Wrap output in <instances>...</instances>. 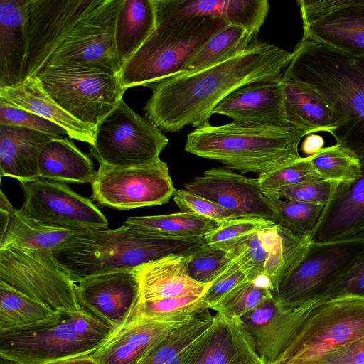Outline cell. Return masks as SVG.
<instances>
[{
    "label": "cell",
    "instance_id": "cell-1",
    "mask_svg": "<svg viewBox=\"0 0 364 364\" xmlns=\"http://www.w3.org/2000/svg\"><path fill=\"white\" fill-rule=\"evenodd\" d=\"M291 58L292 52L257 39L220 62L149 85L151 95L144 107L145 118L165 132L207 124L228 95L247 84L282 77Z\"/></svg>",
    "mask_w": 364,
    "mask_h": 364
},
{
    "label": "cell",
    "instance_id": "cell-13",
    "mask_svg": "<svg viewBox=\"0 0 364 364\" xmlns=\"http://www.w3.org/2000/svg\"><path fill=\"white\" fill-rule=\"evenodd\" d=\"M91 187L93 200L120 210L167 203L176 191L168 165L161 159L129 168L99 166Z\"/></svg>",
    "mask_w": 364,
    "mask_h": 364
},
{
    "label": "cell",
    "instance_id": "cell-4",
    "mask_svg": "<svg viewBox=\"0 0 364 364\" xmlns=\"http://www.w3.org/2000/svg\"><path fill=\"white\" fill-rule=\"evenodd\" d=\"M309 134V130L291 125L208 123L187 135L185 150L218 161L230 170L260 176L301 158L299 145Z\"/></svg>",
    "mask_w": 364,
    "mask_h": 364
},
{
    "label": "cell",
    "instance_id": "cell-20",
    "mask_svg": "<svg viewBox=\"0 0 364 364\" xmlns=\"http://www.w3.org/2000/svg\"><path fill=\"white\" fill-rule=\"evenodd\" d=\"M255 342L239 319L218 313L208 331L191 348L181 364H258Z\"/></svg>",
    "mask_w": 364,
    "mask_h": 364
},
{
    "label": "cell",
    "instance_id": "cell-14",
    "mask_svg": "<svg viewBox=\"0 0 364 364\" xmlns=\"http://www.w3.org/2000/svg\"><path fill=\"white\" fill-rule=\"evenodd\" d=\"M19 184L24 198L20 211L40 223L73 231L108 228L101 210L66 183L38 178Z\"/></svg>",
    "mask_w": 364,
    "mask_h": 364
},
{
    "label": "cell",
    "instance_id": "cell-43",
    "mask_svg": "<svg viewBox=\"0 0 364 364\" xmlns=\"http://www.w3.org/2000/svg\"><path fill=\"white\" fill-rule=\"evenodd\" d=\"M233 263L225 250L205 243L189 256L187 272L199 283L210 284Z\"/></svg>",
    "mask_w": 364,
    "mask_h": 364
},
{
    "label": "cell",
    "instance_id": "cell-49",
    "mask_svg": "<svg viewBox=\"0 0 364 364\" xmlns=\"http://www.w3.org/2000/svg\"><path fill=\"white\" fill-rule=\"evenodd\" d=\"M346 296L364 298V252L346 273L314 301L319 302Z\"/></svg>",
    "mask_w": 364,
    "mask_h": 364
},
{
    "label": "cell",
    "instance_id": "cell-26",
    "mask_svg": "<svg viewBox=\"0 0 364 364\" xmlns=\"http://www.w3.org/2000/svg\"><path fill=\"white\" fill-rule=\"evenodd\" d=\"M0 100L56 124L64 129L71 139L90 145L93 143L96 129L78 121L60 107L36 76L0 88Z\"/></svg>",
    "mask_w": 364,
    "mask_h": 364
},
{
    "label": "cell",
    "instance_id": "cell-5",
    "mask_svg": "<svg viewBox=\"0 0 364 364\" xmlns=\"http://www.w3.org/2000/svg\"><path fill=\"white\" fill-rule=\"evenodd\" d=\"M113 331L82 309L60 312L50 323L0 331V356L19 364H54L90 355Z\"/></svg>",
    "mask_w": 364,
    "mask_h": 364
},
{
    "label": "cell",
    "instance_id": "cell-47",
    "mask_svg": "<svg viewBox=\"0 0 364 364\" xmlns=\"http://www.w3.org/2000/svg\"><path fill=\"white\" fill-rule=\"evenodd\" d=\"M173 198L181 212L200 216L218 225L228 220L237 218L225 208L184 188L176 189Z\"/></svg>",
    "mask_w": 364,
    "mask_h": 364
},
{
    "label": "cell",
    "instance_id": "cell-21",
    "mask_svg": "<svg viewBox=\"0 0 364 364\" xmlns=\"http://www.w3.org/2000/svg\"><path fill=\"white\" fill-rule=\"evenodd\" d=\"M155 6L158 21L210 16L257 35L270 9L267 0H155Z\"/></svg>",
    "mask_w": 364,
    "mask_h": 364
},
{
    "label": "cell",
    "instance_id": "cell-27",
    "mask_svg": "<svg viewBox=\"0 0 364 364\" xmlns=\"http://www.w3.org/2000/svg\"><path fill=\"white\" fill-rule=\"evenodd\" d=\"M55 138L60 137L26 127L0 124L1 177L14 178L19 182L38 178L41 149Z\"/></svg>",
    "mask_w": 364,
    "mask_h": 364
},
{
    "label": "cell",
    "instance_id": "cell-42",
    "mask_svg": "<svg viewBox=\"0 0 364 364\" xmlns=\"http://www.w3.org/2000/svg\"><path fill=\"white\" fill-rule=\"evenodd\" d=\"M311 156V163L321 178L341 184L360 174V160L338 144L323 147Z\"/></svg>",
    "mask_w": 364,
    "mask_h": 364
},
{
    "label": "cell",
    "instance_id": "cell-40",
    "mask_svg": "<svg viewBox=\"0 0 364 364\" xmlns=\"http://www.w3.org/2000/svg\"><path fill=\"white\" fill-rule=\"evenodd\" d=\"M274 288L265 276L248 279L232 289L212 309L230 319H239L274 295Z\"/></svg>",
    "mask_w": 364,
    "mask_h": 364
},
{
    "label": "cell",
    "instance_id": "cell-37",
    "mask_svg": "<svg viewBox=\"0 0 364 364\" xmlns=\"http://www.w3.org/2000/svg\"><path fill=\"white\" fill-rule=\"evenodd\" d=\"M277 234L278 225H275L247 235L225 250L228 256L245 271L250 279L262 276Z\"/></svg>",
    "mask_w": 364,
    "mask_h": 364
},
{
    "label": "cell",
    "instance_id": "cell-28",
    "mask_svg": "<svg viewBox=\"0 0 364 364\" xmlns=\"http://www.w3.org/2000/svg\"><path fill=\"white\" fill-rule=\"evenodd\" d=\"M28 0H0V88L23 81Z\"/></svg>",
    "mask_w": 364,
    "mask_h": 364
},
{
    "label": "cell",
    "instance_id": "cell-6",
    "mask_svg": "<svg viewBox=\"0 0 364 364\" xmlns=\"http://www.w3.org/2000/svg\"><path fill=\"white\" fill-rule=\"evenodd\" d=\"M228 23L218 18L195 16L158 21L151 35L122 67V85H149L179 74L190 58Z\"/></svg>",
    "mask_w": 364,
    "mask_h": 364
},
{
    "label": "cell",
    "instance_id": "cell-55",
    "mask_svg": "<svg viewBox=\"0 0 364 364\" xmlns=\"http://www.w3.org/2000/svg\"><path fill=\"white\" fill-rule=\"evenodd\" d=\"M258 364H266V363H263V362L262 361V362H260V363H258Z\"/></svg>",
    "mask_w": 364,
    "mask_h": 364
},
{
    "label": "cell",
    "instance_id": "cell-17",
    "mask_svg": "<svg viewBox=\"0 0 364 364\" xmlns=\"http://www.w3.org/2000/svg\"><path fill=\"white\" fill-rule=\"evenodd\" d=\"M81 309L113 330L129 320L140 299L134 271H119L87 277L75 286Z\"/></svg>",
    "mask_w": 364,
    "mask_h": 364
},
{
    "label": "cell",
    "instance_id": "cell-29",
    "mask_svg": "<svg viewBox=\"0 0 364 364\" xmlns=\"http://www.w3.org/2000/svg\"><path fill=\"white\" fill-rule=\"evenodd\" d=\"M87 155L65 136L44 145L38 158V178L64 183H92L96 176Z\"/></svg>",
    "mask_w": 364,
    "mask_h": 364
},
{
    "label": "cell",
    "instance_id": "cell-33",
    "mask_svg": "<svg viewBox=\"0 0 364 364\" xmlns=\"http://www.w3.org/2000/svg\"><path fill=\"white\" fill-rule=\"evenodd\" d=\"M60 314L0 281V331L33 328L55 321Z\"/></svg>",
    "mask_w": 364,
    "mask_h": 364
},
{
    "label": "cell",
    "instance_id": "cell-10",
    "mask_svg": "<svg viewBox=\"0 0 364 364\" xmlns=\"http://www.w3.org/2000/svg\"><path fill=\"white\" fill-rule=\"evenodd\" d=\"M0 281L56 312L81 309L74 283L51 251L12 245L0 247Z\"/></svg>",
    "mask_w": 364,
    "mask_h": 364
},
{
    "label": "cell",
    "instance_id": "cell-44",
    "mask_svg": "<svg viewBox=\"0 0 364 364\" xmlns=\"http://www.w3.org/2000/svg\"><path fill=\"white\" fill-rule=\"evenodd\" d=\"M319 178L310 156L301 157L289 165L262 174L257 180L263 193L269 196L282 187Z\"/></svg>",
    "mask_w": 364,
    "mask_h": 364
},
{
    "label": "cell",
    "instance_id": "cell-32",
    "mask_svg": "<svg viewBox=\"0 0 364 364\" xmlns=\"http://www.w3.org/2000/svg\"><path fill=\"white\" fill-rule=\"evenodd\" d=\"M215 320L205 309L174 328L135 364H181L191 348L208 331Z\"/></svg>",
    "mask_w": 364,
    "mask_h": 364
},
{
    "label": "cell",
    "instance_id": "cell-16",
    "mask_svg": "<svg viewBox=\"0 0 364 364\" xmlns=\"http://www.w3.org/2000/svg\"><path fill=\"white\" fill-rule=\"evenodd\" d=\"M100 0H28L23 80L33 77L74 24Z\"/></svg>",
    "mask_w": 364,
    "mask_h": 364
},
{
    "label": "cell",
    "instance_id": "cell-41",
    "mask_svg": "<svg viewBox=\"0 0 364 364\" xmlns=\"http://www.w3.org/2000/svg\"><path fill=\"white\" fill-rule=\"evenodd\" d=\"M208 309L203 296H184L153 301H139L132 314L142 318L170 323H183Z\"/></svg>",
    "mask_w": 364,
    "mask_h": 364
},
{
    "label": "cell",
    "instance_id": "cell-45",
    "mask_svg": "<svg viewBox=\"0 0 364 364\" xmlns=\"http://www.w3.org/2000/svg\"><path fill=\"white\" fill-rule=\"evenodd\" d=\"M275 225L262 218H237L217 225L203 240L208 245L226 250L240 239Z\"/></svg>",
    "mask_w": 364,
    "mask_h": 364
},
{
    "label": "cell",
    "instance_id": "cell-12",
    "mask_svg": "<svg viewBox=\"0 0 364 364\" xmlns=\"http://www.w3.org/2000/svg\"><path fill=\"white\" fill-rule=\"evenodd\" d=\"M122 3V0H100L77 20L41 69L77 64L119 75L115 25Z\"/></svg>",
    "mask_w": 364,
    "mask_h": 364
},
{
    "label": "cell",
    "instance_id": "cell-50",
    "mask_svg": "<svg viewBox=\"0 0 364 364\" xmlns=\"http://www.w3.org/2000/svg\"><path fill=\"white\" fill-rule=\"evenodd\" d=\"M248 279H250L245 271L234 262L212 282L203 296V302L208 309H212L232 289Z\"/></svg>",
    "mask_w": 364,
    "mask_h": 364
},
{
    "label": "cell",
    "instance_id": "cell-46",
    "mask_svg": "<svg viewBox=\"0 0 364 364\" xmlns=\"http://www.w3.org/2000/svg\"><path fill=\"white\" fill-rule=\"evenodd\" d=\"M339 185V183L326 179H314L282 187L269 196L326 205Z\"/></svg>",
    "mask_w": 364,
    "mask_h": 364
},
{
    "label": "cell",
    "instance_id": "cell-31",
    "mask_svg": "<svg viewBox=\"0 0 364 364\" xmlns=\"http://www.w3.org/2000/svg\"><path fill=\"white\" fill-rule=\"evenodd\" d=\"M285 94V111L289 125L311 132L333 130L331 111L324 100L307 85L282 77Z\"/></svg>",
    "mask_w": 364,
    "mask_h": 364
},
{
    "label": "cell",
    "instance_id": "cell-15",
    "mask_svg": "<svg viewBox=\"0 0 364 364\" xmlns=\"http://www.w3.org/2000/svg\"><path fill=\"white\" fill-rule=\"evenodd\" d=\"M302 39L364 56V0H299Z\"/></svg>",
    "mask_w": 364,
    "mask_h": 364
},
{
    "label": "cell",
    "instance_id": "cell-19",
    "mask_svg": "<svg viewBox=\"0 0 364 364\" xmlns=\"http://www.w3.org/2000/svg\"><path fill=\"white\" fill-rule=\"evenodd\" d=\"M316 301L292 309L282 307L273 295L239 320L252 336L261 360L274 364L294 339Z\"/></svg>",
    "mask_w": 364,
    "mask_h": 364
},
{
    "label": "cell",
    "instance_id": "cell-38",
    "mask_svg": "<svg viewBox=\"0 0 364 364\" xmlns=\"http://www.w3.org/2000/svg\"><path fill=\"white\" fill-rule=\"evenodd\" d=\"M267 197L273 210L272 221L297 237L310 240L325 205Z\"/></svg>",
    "mask_w": 364,
    "mask_h": 364
},
{
    "label": "cell",
    "instance_id": "cell-36",
    "mask_svg": "<svg viewBox=\"0 0 364 364\" xmlns=\"http://www.w3.org/2000/svg\"><path fill=\"white\" fill-rule=\"evenodd\" d=\"M124 224L149 232L176 238H203L218 225L204 218L185 212L129 217Z\"/></svg>",
    "mask_w": 364,
    "mask_h": 364
},
{
    "label": "cell",
    "instance_id": "cell-9",
    "mask_svg": "<svg viewBox=\"0 0 364 364\" xmlns=\"http://www.w3.org/2000/svg\"><path fill=\"white\" fill-rule=\"evenodd\" d=\"M168 143L161 129L122 99L97 124L89 150L99 166L129 168L158 161Z\"/></svg>",
    "mask_w": 364,
    "mask_h": 364
},
{
    "label": "cell",
    "instance_id": "cell-53",
    "mask_svg": "<svg viewBox=\"0 0 364 364\" xmlns=\"http://www.w3.org/2000/svg\"><path fill=\"white\" fill-rule=\"evenodd\" d=\"M54 364H97L90 355L74 358Z\"/></svg>",
    "mask_w": 364,
    "mask_h": 364
},
{
    "label": "cell",
    "instance_id": "cell-3",
    "mask_svg": "<svg viewBox=\"0 0 364 364\" xmlns=\"http://www.w3.org/2000/svg\"><path fill=\"white\" fill-rule=\"evenodd\" d=\"M205 244L203 237H166L124 224L115 229L76 231L52 255L78 283L95 275L133 271L169 255L190 256Z\"/></svg>",
    "mask_w": 364,
    "mask_h": 364
},
{
    "label": "cell",
    "instance_id": "cell-52",
    "mask_svg": "<svg viewBox=\"0 0 364 364\" xmlns=\"http://www.w3.org/2000/svg\"><path fill=\"white\" fill-rule=\"evenodd\" d=\"M324 139L314 133L306 135L301 144V151L306 156L316 154L324 147Z\"/></svg>",
    "mask_w": 364,
    "mask_h": 364
},
{
    "label": "cell",
    "instance_id": "cell-2",
    "mask_svg": "<svg viewBox=\"0 0 364 364\" xmlns=\"http://www.w3.org/2000/svg\"><path fill=\"white\" fill-rule=\"evenodd\" d=\"M282 77L314 90L329 107L336 144L364 159V56L301 39Z\"/></svg>",
    "mask_w": 364,
    "mask_h": 364
},
{
    "label": "cell",
    "instance_id": "cell-54",
    "mask_svg": "<svg viewBox=\"0 0 364 364\" xmlns=\"http://www.w3.org/2000/svg\"><path fill=\"white\" fill-rule=\"evenodd\" d=\"M0 364H19L18 363L0 356Z\"/></svg>",
    "mask_w": 364,
    "mask_h": 364
},
{
    "label": "cell",
    "instance_id": "cell-24",
    "mask_svg": "<svg viewBox=\"0 0 364 364\" xmlns=\"http://www.w3.org/2000/svg\"><path fill=\"white\" fill-rule=\"evenodd\" d=\"M181 323L134 316L114 329L90 356L97 364H135Z\"/></svg>",
    "mask_w": 364,
    "mask_h": 364
},
{
    "label": "cell",
    "instance_id": "cell-30",
    "mask_svg": "<svg viewBox=\"0 0 364 364\" xmlns=\"http://www.w3.org/2000/svg\"><path fill=\"white\" fill-rule=\"evenodd\" d=\"M156 26L155 0H122L115 25V44L121 68Z\"/></svg>",
    "mask_w": 364,
    "mask_h": 364
},
{
    "label": "cell",
    "instance_id": "cell-11",
    "mask_svg": "<svg viewBox=\"0 0 364 364\" xmlns=\"http://www.w3.org/2000/svg\"><path fill=\"white\" fill-rule=\"evenodd\" d=\"M364 252V239L309 242L302 258L279 284L274 296L285 309L316 300Z\"/></svg>",
    "mask_w": 364,
    "mask_h": 364
},
{
    "label": "cell",
    "instance_id": "cell-25",
    "mask_svg": "<svg viewBox=\"0 0 364 364\" xmlns=\"http://www.w3.org/2000/svg\"><path fill=\"white\" fill-rule=\"evenodd\" d=\"M189 256L169 255L150 262L134 271L140 287V301L184 296H203L211 284H201L189 277Z\"/></svg>",
    "mask_w": 364,
    "mask_h": 364
},
{
    "label": "cell",
    "instance_id": "cell-23",
    "mask_svg": "<svg viewBox=\"0 0 364 364\" xmlns=\"http://www.w3.org/2000/svg\"><path fill=\"white\" fill-rule=\"evenodd\" d=\"M213 114L227 116L234 122L289 125L282 77L237 88L216 106Z\"/></svg>",
    "mask_w": 364,
    "mask_h": 364
},
{
    "label": "cell",
    "instance_id": "cell-7",
    "mask_svg": "<svg viewBox=\"0 0 364 364\" xmlns=\"http://www.w3.org/2000/svg\"><path fill=\"white\" fill-rule=\"evenodd\" d=\"M34 76L65 112L95 129L127 90L119 75L77 64L43 68Z\"/></svg>",
    "mask_w": 364,
    "mask_h": 364
},
{
    "label": "cell",
    "instance_id": "cell-22",
    "mask_svg": "<svg viewBox=\"0 0 364 364\" xmlns=\"http://www.w3.org/2000/svg\"><path fill=\"white\" fill-rule=\"evenodd\" d=\"M360 163V174L341 183L325 205L311 242L364 239V159Z\"/></svg>",
    "mask_w": 364,
    "mask_h": 364
},
{
    "label": "cell",
    "instance_id": "cell-8",
    "mask_svg": "<svg viewBox=\"0 0 364 364\" xmlns=\"http://www.w3.org/2000/svg\"><path fill=\"white\" fill-rule=\"evenodd\" d=\"M364 338V298L340 296L316 302L274 364H305Z\"/></svg>",
    "mask_w": 364,
    "mask_h": 364
},
{
    "label": "cell",
    "instance_id": "cell-34",
    "mask_svg": "<svg viewBox=\"0 0 364 364\" xmlns=\"http://www.w3.org/2000/svg\"><path fill=\"white\" fill-rule=\"evenodd\" d=\"M76 231L48 226L25 215L14 206L0 247L9 245L53 251Z\"/></svg>",
    "mask_w": 364,
    "mask_h": 364
},
{
    "label": "cell",
    "instance_id": "cell-18",
    "mask_svg": "<svg viewBox=\"0 0 364 364\" xmlns=\"http://www.w3.org/2000/svg\"><path fill=\"white\" fill-rule=\"evenodd\" d=\"M183 188L232 212L237 218H257L272 221L269 197L257 178H247L228 168H211L183 185Z\"/></svg>",
    "mask_w": 364,
    "mask_h": 364
},
{
    "label": "cell",
    "instance_id": "cell-35",
    "mask_svg": "<svg viewBox=\"0 0 364 364\" xmlns=\"http://www.w3.org/2000/svg\"><path fill=\"white\" fill-rule=\"evenodd\" d=\"M257 36L242 27L228 24L190 58L182 73L211 65L243 51L257 40Z\"/></svg>",
    "mask_w": 364,
    "mask_h": 364
},
{
    "label": "cell",
    "instance_id": "cell-51",
    "mask_svg": "<svg viewBox=\"0 0 364 364\" xmlns=\"http://www.w3.org/2000/svg\"><path fill=\"white\" fill-rule=\"evenodd\" d=\"M305 364H364V338L325 353Z\"/></svg>",
    "mask_w": 364,
    "mask_h": 364
},
{
    "label": "cell",
    "instance_id": "cell-48",
    "mask_svg": "<svg viewBox=\"0 0 364 364\" xmlns=\"http://www.w3.org/2000/svg\"><path fill=\"white\" fill-rule=\"evenodd\" d=\"M0 124L26 127L56 137L67 134L65 129L56 124L2 100H0Z\"/></svg>",
    "mask_w": 364,
    "mask_h": 364
},
{
    "label": "cell",
    "instance_id": "cell-39",
    "mask_svg": "<svg viewBox=\"0 0 364 364\" xmlns=\"http://www.w3.org/2000/svg\"><path fill=\"white\" fill-rule=\"evenodd\" d=\"M309 242V238L297 237L278 226L277 240L268 255L264 269V275L269 279L274 292L279 284L302 258Z\"/></svg>",
    "mask_w": 364,
    "mask_h": 364
}]
</instances>
